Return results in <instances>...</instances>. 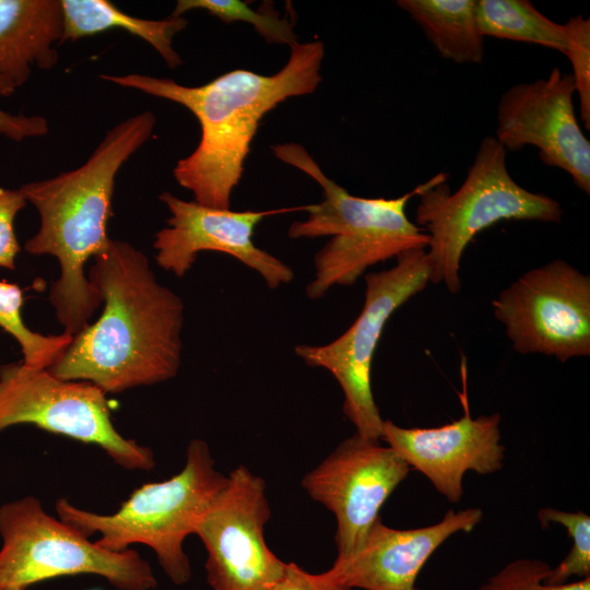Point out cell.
I'll return each instance as SVG.
<instances>
[{"instance_id": "cell-1", "label": "cell", "mask_w": 590, "mask_h": 590, "mask_svg": "<svg viewBox=\"0 0 590 590\" xmlns=\"http://www.w3.org/2000/svg\"><path fill=\"white\" fill-rule=\"evenodd\" d=\"M87 278L102 297L103 312L73 337L49 371L105 393L174 378L181 365L185 306L157 281L149 258L128 241L110 239L94 257Z\"/></svg>"}, {"instance_id": "cell-2", "label": "cell", "mask_w": 590, "mask_h": 590, "mask_svg": "<svg viewBox=\"0 0 590 590\" xmlns=\"http://www.w3.org/2000/svg\"><path fill=\"white\" fill-rule=\"evenodd\" d=\"M284 67L272 75L237 69L199 85L186 86L148 74H101L114 84L168 99L189 109L201 128L194 151L173 169L194 202L229 209L262 117L290 97L311 94L320 84L321 40L297 43Z\"/></svg>"}, {"instance_id": "cell-3", "label": "cell", "mask_w": 590, "mask_h": 590, "mask_svg": "<svg viewBox=\"0 0 590 590\" xmlns=\"http://www.w3.org/2000/svg\"><path fill=\"white\" fill-rule=\"evenodd\" d=\"M156 118L150 110L110 128L80 167L20 187L39 214L38 231L25 241L31 255H49L60 266L49 302L64 311H80L98 298L84 272L88 259L108 246L116 176L152 135Z\"/></svg>"}, {"instance_id": "cell-4", "label": "cell", "mask_w": 590, "mask_h": 590, "mask_svg": "<svg viewBox=\"0 0 590 590\" xmlns=\"http://www.w3.org/2000/svg\"><path fill=\"white\" fill-rule=\"evenodd\" d=\"M282 162L314 179L323 191V200L303 206L304 221H294L290 238L331 236L314 257L315 278L306 286L310 299H319L334 285L351 286L365 271L379 262L414 249H426L428 235L411 222L405 209L418 196L423 184L398 198H361L330 179L298 143L271 146Z\"/></svg>"}, {"instance_id": "cell-5", "label": "cell", "mask_w": 590, "mask_h": 590, "mask_svg": "<svg viewBox=\"0 0 590 590\" xmlns=\"http://www.w3.org/2000/svg\"><path fill=\"white\" fill-rule=\"evenodd\" d=\"M507 151L494 135L482 139L467 177L453 192L448 174L423 184L415 210L416 225L428 235L429 282L449 293L461 288L459 270L467 246L483 229L504 220L558 223L560 204L516 182L506 164Z\"/></svg>"}, {"instance_id": "cell-6", "label": "cell", "mask_w": 590, "mask_h": 590, "mask_svg": "<svg viewBox=\"0 0 590 590\" xmlns=\"http://www.w3.org/2000/svg\"><path fill=\"white\" fill-rule=\"evenodd\" d=\"M227 476L215 468L209 445L193 439L179 473L162 482L134 489L120 508L109 515L73 506L68 499L56 502L61 521L85 536L98 533L103 548L121 552L132 544L151 547L167 577L177 586L187 583L191 567L184 541L226 484Z\"/></svg>"}, {"instance_id": "cell-7", "label": "cell", "mask_w": 590, "mask_h": 590, "mask_svg": "<svg viewBox=\"0 0 590 590\" xmlns=\"http://www.w3.org/2000/svg\"><path fill=\"white\" fill-rule=\"evenodd\" d=\"M0 588L28 586L63 576L97 575L119 590H151L150 564L131 548L114 552L48 515L25 496L0 506Z\"/></svg>"}, {"instance_id": "cell-8", "label": "cell", "mask_w": 590, "mask_h": 590, "mask_svg": "<svg viewBox=\"0 0 590 590\" xmlns=\"http://www.w3.org/2000/svg\"><path fill=\"white\" fill-rule=\"evenodd\" d=\"M394 267L365 274V300L356 320L324 345L300 344L297 357L328 370L340 385L343 412L361 436L380 439L384 421L371 390V364L385 326L394 311L429 282L426 249L404 251Z\"/></svg>"}, {"instance_id": "cell-9", "label": "cell", "mask_w": 590, "mask_h": 590, "mask_svg": "<svg viewBox=\"0 0 590 590\" xmlns=\"http://www.w3.org/2000/svg\"><path fill=\"white\" fill-rule=\"evenodd\" d=\"M110 410L106 393L91 382L63 380L22 362L0 365V430L32 424L96 445L125 469L152 470L153 451L125 438Z\"/></svg>"}, {"instance_id": "cell-10", "label": "cell", "mask_w": 590, "mask_h": 590, "mask_svg": "<svg viewBox=\"0 0 590 590\" xmlns=\"http://www.w3.org/2000/svg\"><path fill=\"white\" fill-rule=\"evenodd\" d=\"M492 306L516 352L559 362L590 355V276L565 260L527 271Z\"/></svg>"}, {"instance_id": "cell-11", "label": "cell", "mask_w": 590, "mask_h": 590, "mask_svg": "<svg viewBox=\"0 0 590 590\" xmlns=\"http://www.w3.org/2000/svg\"><path fill=\"white\" fill-rule=\"evenodd\" d=\"M270 517L263 479L243 464L232 470L194 530L206 550L212 590H266L282 577L287 563L264 539Z\"/></svg>"}, {"instance_id": "cell-12", "label": "cell", "mask_w": 590, "mask_h": 590, "mask_svg": "<svg viewBox=\"0 0 590 590\" xmlns=\"http://www.w3.org/2000/svg\"><path fill=\"white\" fill-rule=\"evenodd\" d=\"M410 467L380 439L355 433L302 480L310 498L333 512L338 556L355 553Z\"/></svg>"}, {"instance_id": "cell-13", "label": "cell", "mask_w": 590, "mask_h": 590, "mask_svg": "<svg viewBox=\"0 0 590 590\" xmlns=\"http://www.w3.org/2000/svg\"><path fill=\"white\" fill-rule=\"evenodd\" d=\"M575 93L573 75L558 67L545 79L511 85L498 101L494 137L507 152L538 148L542 163L569 174L589 194L590 142L577 122Z\"/></svg>"}, {"instance_id": "cell-14", "label": "cell", "mask_w": 590, "mask_h": 590, "mask_svg": "<svg viewBox=\"0 0 590 590\" xmlns=\"http://www.w3.org/2000/svg\"><path fill=\"white\" fill-rule=\"evenodd\" d=\"M158 199L170 214L167 226L155 234L153 241L155 260L162 269L182 278L200 252L219 251L258 272L271 290L293 281L292 268L257 247L253 234L256 226L267 216L303 210V206L232 211L186 201L170 192L161 193Z\"/></svg>"}, {"instance_id": "cell-15", "label": "cell", "mask_w": 590, "mask_h": 590, "mask_svg": "<svg viewBox=\"0 0 590 590\" xmlns=\"http://www.w3.org/2000/svg\"><path fill=\"white\" fill-rule=\"evenodd\" d=\"M464 414L438 427H401L385 420L380 440L404 462L425 475L450 503L463 495V477L469 471L492 474L503 468L499 413L472 417L465 393Z\"/></svg>"}, {"instance_id": "cell-16", "label": "cell", "mask_w": 590, "mask_h": 590, "mask_svg": "<svg viewBox=\"0 0 590 590\" xmlns=\"http://www.w3.org/2000/svg\"><path fill=\"white\" fill-rule=\"evenodd\" d=\"M482 518L480 508L449 509L440 521L415 529L390 528L379 518L361 547L323 574L350 589L420 590L416 579L433 553L451 535L471 532Z\"/></svg>"}, {"instance_id": "cell-17", "label": "cell", "mask_w": 590, "mask_h": 590, "mask_svg": "<svg viewBox=\"0 0 590 590\" xmlns=\"http://www.w3.org/2000/svg\"><path fill=\"white\" fill-rule=\"evenodd\" d=\"M62 34L60 0H0V80L14 93L34 66L51 69Z\"/></svg>"}, {"instance_id": "cell-18", "label": "cell", "mask_w": 590, "mask_h": 590, "mask_svg": "<svg viewBox=\"0 0 590 590\" xmlns=\"http://www.w3.org/2000/svg\"><path fill=\"white\" fill-rule=\"evenodd\" d=\"M60 1L63 15L61 42L78 40L111 28H122L150 44L170 69L182 64L173 40L187 27L188 21L185 17L140 19L122 12L107 0Z\"/></svg>"}, {"instance_id": "cell-19", "label": "cell", "mask_w": 590, "mask_h": 590, "mask_svg": "<svg viewBox=\"0 0 590 590\" xmlns=\"http://www.w3.org/2000/svg\"><path fill=\"white\" fill-rule=\"evenodd\" d=\"M475 0H399L444 59L482 63L484 37L474 15Z\"/></svg>"}, {"instance_id": "cell-20", "label": "cell", "mask_w": 590, "mask_h": 590, "mask_svg": "<svg viewBox=\"0 0 590 590\" xmlns=\"http://www.w3.org/2000/svg\"><path fill=\"white\" fill-rule=\"evenodd\" d=\"M475 23L480 34L535 44L564 52L566 33L527 0H475Z\"/></svg>"}, {"instance_id": "cell-21", "label": "cell", "mask_w": 590, "mask_h": 590, "mask_svg": "<svg viewBox=\"0 0 590 590\" xmlns=\"http://www.w3.org/2000/svg\"><path fill=\"white\" fill-rule=\"evenodd\" d=\"M23 304V292L17 284L0 281V328L19 343L25 366L49 369L71 344L73 337L66 332L45 335L31 330L22 316Z\"/></svg>"}, {"instance_id": "cell-22", "label": "cell", "mask_w": 590, "mask_h": 590, "mask_svg": "<svg viewBox=\"0 0 590 590\" xmlns=\"http://www.w3.org/2000/svg\"><path fill=\"white\" fill-rule=\"evenodd\" d=\"M194 9L205 10L225 23L247 22L268 43L285 44L290 47L298 43L294 23L288 17H281L269 7L266 11H255L239 0H179L169 16L180 17Z\"/></svg>"}, {"instance_id": "cell-23", "label": "cell", "mask_w": 590, "mask_h": 590, "mask_svg": "<svg viewBox=\"0 0 590 590\" xmlns=\"http://www.w3.org/2000/svg\"><path fill=\"white\" fill-rule=\"evenodd\" d=\"M538 519L543 528L548 523L562 524L573 539V546L565 558L551 568L545 582L562 585L573 577L578 580L590 577V517L582 511H564L551 507L541 508Z\"/></svg>"}, {"instance_id": "cell-24", "label": "cell", "mask_w": 590, "mask_h": 590, "mask_svg": "<svg viewBox=\"0 0 590 590\" xmlns=\"http://www.w3.org/2000/svg\"><path fill=\"white\" fill-rule=\"evenodd\" d=\"M551 566L539 558H518L487 578L477 590H590V577L562 585L545 582Z\"/></svg>"}, {"instance_id": "cell-25", "label": "cell", "mask_w": 590, "mask_h": 590, "mask_svg": "<svg viewBox=\"0 0 590 590\" xmlns=\"http://www.w3.org/2000/svg\"><path fill=\"white\" fill-rule=\"evenodd\" d=\"M564 55L573 67L575 88L578 93L580 118L590 129V20L582 15L570 17L565 24Z\"/></svg>"}, {"instance_id": "cell-26", "label": "cell", "mask_w": 590, "mask_h": 590, "mask_svg": "<svg viewBox=\"0 0 590 590\" xmlns=\"http://www.w3.org/2000/svg\"><path fill=\"white\" fill-rule=\"evenodd\" d=\"M27 201L22 190L0 187V268L14 270L15 259L21 251L14 221Z\"/></svg>"}, {"instance_id": "cell-27", "label": "cell", "mask_w": 590, "mask_h": 590, "mask_svg": "<svg viewBox=\"0 0 590 590\" xmlns=\"http://www.w3.org/2000/svg\"><path fill=\"white\" fill-rule=\"evenodd\" d=\"M13 92L0 80V95L10 96ZM49 131L48 121L43 116L12 115L0 109V135L14 141L43 137Z\"/></svg>"}, {"instance_id": "cell-28", "label": "cell", "mask_w": 590, "mask_h": 590, "mask_svg": "<svg viewBox=\"0 0 590 590\" xmlns=\"http://www.w3.org/2000/svg\"><path fill=\"white\" fill-rule=\"evenodd\" d=\"M266 590H352L328 578L323 573L310 574L294 563H287L282 577Z\"/></svg>"}, {"instance_id": "cell-29", "label": "cell", "mask_w": 590, "mask_h": 590, "mask_svg": "<svg viewBox=\"0 0 590 590\" xmlns=\"http://www.w3.org/2000/svg\"><path fill=\"white\" fill-rule=\"evenodd\" d=\"M0 590H25V588L21 587H2Z\"/></svg>"}]
</instances>
